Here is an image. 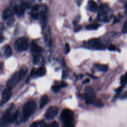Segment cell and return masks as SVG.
<instances>
[{
    "mask_svg": "<svg viewBox=\"0 0 127 127\" xmlns=\"http://www.w3.org/2000/svg\"><path fill=\"white\" fill-rule=\"evenodd\" d=\"M4 40V37L2 33V31H0V43L2 42Z\"/></svg>",
    "mask_w": 127,
    "mask_h": 127,
    "instance_id": "d590c367",
    "label": "cell"
},
{
    "mask_svg": "<svg viewBox=\"0 0 127 127\" xmlns=\"http://www.w3.org/2000/svg\"><path fill=\"white\" fill-rule=\"evenodd\" d=\"M61 88V85H53L52 87L53 91L55 93L58 92L60 90Z\"/></svg>",
    "mask_w": 127,
    "mask_h": 127,
    "instance_id": "603a6c76",
    "label": "cell"
},
{
    "mask_svg": "<svg viewBox=\"0 0 127 127\" xmlns=\"http://www.w3.org/2000/svg\"><path fill=\"white\" fill-rule=\"evenodd\" d=\"M11 95V89L6 88L3 92L2 98L0 102V106H2L3 104L6 103L10 98Z\"/></svg>",
    "mask_w": 127,
    "mask_h": 127,
    "instance_id": "30bf717a",
    "label": "cell"
},
{
    "mask_svg": "<svg viewBox=\"0 0 127 127\" xmlns=\"http://www.w3.org/2000/svg\"><path fill=\"white\" fill-rule=\"evenodd\" d=\"M100 26V24L98 23H93L87 25L86 27V28L87 30H95L98 29Z\"/></svg>",
    "mask_w": 127,
    "mask_h": 127,
    "instance_id": "ffe728a7",
    "label": "cell"
},
{
    "mask_svg": "<svg viewBox=\"0 0 127 127\" xmlns=\"http://www.w3.org/2000/svg\"><path fill=\"white\" fill-rule=\"evenodd\" d=\"M3 27H4V26H3V23L0 22V31H2V30L3 29Z\"/></svg>",
    "mask_w": 127,
    "mask_h": 127,
    "instance_id": "ab89813d",
    "label": "cell"
},
{
    "mask_svg": "<svg viewBox=\"0 0 127 127\" xmlns=\"http://www.w3.org/2000/svg\"><path fill=\"white\" fill-rule=\"evenodd\" d=\"M112 16V12L109 5L105 3L101 4L99 8L98 19L102 22H107L111 20Z\"/></svg>",
    "mask_w": 127,
    "mask_h": 127,
    "instance_id": "3957f363",
    "label": "cell"
},
{
    "mask_svg": "<svg viewBox=\"0 0 127 127\" xmlns=\"http://www.w3.org/2000/svg\"><path fill=\"white\" fill-rule=\"evenodd\" d=\"M33 62L34 64H38L39 63L40 60H41V55H36L35 56H33Z\"/></svg>",
    "mask_w": 127,
    "mask_h": 127,
    "instance_id": "7402d4cb",
    "label": "cell"
},
{
    "mask_svg": "<svg viewBox=\"0 0 127 127\" xmlns=\"http://www.w3.org/2000/svg\"><path fill=\"white\" fill-rule=\"evenodd\" d=\"M125 11L127 13V3H126L125 4Z\"/></svg>",
    "mask_w": 127,
    "mask_h": 127,
    "instance_id": "7bdbcfd3",
    "label": "cell"
},
{
    "mask_svg": "<svg viewBox=\"0 0 127 127\" xmlns=\"http://www.w3.org/2000/svg\"><path fill=\"white\" fill-rule=\"evenodd\" d=\"M28 7H29V5L28 3H24L21 4L16 5L14 7V12L17 16L21 17L24 14L25 8Z\"/></svg>",
    "mask_w": 127,
    "mask_h": 127,
    "instance_id": "9c48e42d",
    "label": "cell"
},
{
    "mask_svg": "<svg viewBox=\"0 0 127 127\" xmlns=\"http://www.w3.org/2000/svg\"><path fill=\"white\" fill-rule=\"evenodd\" d=\"M127 82V72L126 74L122 75L121 77V85H125Z\"/></svg>",
    "mask_w": 127,
    "mask_h": 127,
    "instance_id": "44dd1931",
    "label": "cell"
},
{
    "mask_svg": "<svg viewBox=\"0 0 127 127\" xmlns=\"http://www.w3.org/2000/svg\"><path fill=\"white\" fill-rule=\"evenodd\" d=\"M70 51V47L68 43H66L65 44V53L68 54Z\"/></svg>",
    "mask_w": 127,
    "mask_h": 127,
    "instance_id": "83f0119b",
    "label": "cell"
},
{
    "mask_svg": "<svg viewBox=\"0 0 127 127\" xmlns=\"http://www.w3.org/2000/svg\"><path fill=\"white\" fill-rule=\"evenodd\" d=\"M95 67L99 71L103 72H106L108 70V66L106 64H95Z\"/></svg>",
    "mask_w": 127,
    "mask_h": 127,
    "instance_id": "e0dca14e",
    "label": "cell"
},
{
    "mask_svg": "<svg viewBox=\"0 0 127 127\" xmlns=\"http://www.w3.org/2000/svg\"><path fill=\"white\" fill-rule=\"evenodd\" d=\"M121 98L122 99H126L127 98V92H125L121 95Z\"/></svg>",
    "mask_w": 127,
    "mask_h": 127,
    "instance_id": "8d00e7d4",
    "label": "cell"
},
{
    "mask_svg": "<svg viewBox=\"0 0 127 127\" xmlns=\"http://www.w3.org/2000/svg\"><path fill=\"white\" fill-rule=\"evenodd\" d=\"M49 99L48 96L47 95H44L42 97L40 102V107L41 108H43L44 106H45L49 102Z\"/></svg>",
    "mask_w": 127,
    "mask_h": 127,
    "instance_id": "ac0fdd59",
    "label": "cell"
},
{
    "mask_svg": "<svg viewBox=\"0 0 127 127\" xmlns=\"http://www.w3.org/2000/svg\"><path fill=\"white\" fill-rule=\"evenodd\" d=\"M83 0H76V2H77V4H78V6H80L81 3H82V1H83Z\"/></svg>",
    "mask_w": 127,
    "mask_h": 127,
    "instance_id": "74e56055",
    "label": "cell"
},
{
    "mask_svg": "<svg viewBox=\"0 0 127 127\" xmlns=\"http://www.w3.org/2000/svg\"><path fill=\"white\" fill-rule=\"evenodd\" d=\"M108 50L109 51H115L116 50V47H115V45H113V44H111L109 46H108Z\"/></svg>",
    "mask_w": 127,
    "mask_h": 127,
    "instance_id": "f546056e",
    "label": "cell"
},
{
    "mask_svg": "<svg viewBox=\"0 0 127 127\" xmlns=\"http://www.w3.org/2000/svg\"><path fill=\"white\" fill-rule=\"evenodd\" d=\"M62 127H74V125L73 123H64Z\"/></svg>",
    "mask_w": 127,
    "mask_h": 127,
    "instance_id": "484cf974",
    "label": "cell"
},
{
    "mask_svg": "<svg viewBox=\"0 0 127 127\" xmlns=\"http://www.w3.org/2000/svg\"><path fill=\"white\" fill-rule=\"evenodd\" d=\"M4 54L6 57H10L12 54V50L9 45L5 46L4 50Z\"/></svg>",
    "mask_w": 127,
    "mask_h": 127,
    "instance_id": "d6986e66",
    "label": "cell"
},
{
    "mask_svg": "<svg viewBox=\"0 0 127 127\" xmlns=\"http://www.w3.org/2000/svg\"><path fill=\"white\" fill-rule=\"evenodd\" d=\"M39 18H40L41 23L43 27H44L46 24L47 17L45 13L43 11H41L39 14Z\"/></svg>",
    "mask_w": 127,
    "mask_h": 127,
    "instance_id": "9a60e30c",
    "label": "cell"
},
{
    "mask_svg": "<svg viewBox=\"0 0 127 127\" xmlns=\"http://www.w3.org/2000/svg\"><path fill=\"white\" fill-rule=\"evenodd\" d=\"M36 108V103L33 100L27 102L23 106L22 111L23 120L26 122L34 113Z\"/></svg>",
    "mask_w": 127,
    "mask_h": 127,
    "instance_id": "277c9868",
    "label": "cell"
},
{
    "mask_svg": "<svg viewBox=\"0 0 127 127\" xmlns=\"http://www.w3.org/2000/svg\"><path fill=\"white\" fill-rule=\"evenodd\" d=\"M88 44H90L93 48L97 50H104L105 48L103 44L98 42L96 39H93L89 41Z\"/></svg>",
    "mask_w": 127,
    "mask_h": 127,
    "instance_id": "8fae6325",
    "label": "cell"
},
{
    "mask_svg": "<svg viewBox=\"0 0 127 127\" xmlns=\"http://www.w3.org/2000/svg\"><path fill=\"white\" fill-rule=\"evenodd\" d=\"M80 19V15L76 16L75 17L74 19L73 20V24H75V25H77V24L78 23V21H79Z\"/></svg>",
    "mask_w": 127,
    "mask_h": 127,
    "instance_id": "4316f807",
    "label": "cell"
},
{
    "mask_svg": "<svg viewBox=\"0 0 127 127\" xmlns=\"http://www.w3.org/2000/svg\"><path fill=\"white\" fill-rule=\"evenodd\" d=\"M18 116V110H16L14 105H12L6 111L2 120L1 124L6 125L10 123H14Z\"/></svg>",
    "mask_w": 127,
    "mask_h": 127,
    "instance_id": "7a4b0ae2",
    "label": "cell"
},
{
    "mask_svg": "<svg viewBox=\"0 0 127 127\" xmlns=\"http://www.w3.org/2000/svg\"><path fill=\"white\" fill-rule=\"evenodd\" d=\"M46 73V68L43 66L40 67L35 70V74H36L38 76H43L45 75Z\"/></svg>",
    "mask_w": 127,
    "mask_h": 127,
    "instance_id": "2e32d148",
    "label": "cell"
},
{
    "mask_svg": "<svg viewBox=\"0 0 127 127\" xmlns=\"http://www.w3.org/2000/svg\"><path fill=\"white\" fill-rule=\"evenodd\" d=\"M27 70L28 69L26 66H22L18 71L15 72L7 80L6 83L7 88L11 90L25 76Z\"/></svg>",
    "mask_w": 127,
    "mask_h": 127,
    "instance_id": "6da1fadb",
    "label": "cell"
},
{
    "mask_svg": "<svg viewBox=\"0 0 127 127\" xmlns=\"http://www.w3.org/2000/svg\"><path fill=\"white\" fill-rule=\"evenodd\" d=\"M84 98L86 103L93 104L97 99L96 98V94L93 88L90 87H87L85 89Z\"/></svg>",
    "mask_w": 127,
    "mask_h": 127,
    "instance_id": "5b68a950",
    "label": "cell"
},
{
    "mask_svg": "<svg viewBox=\"0 0 127 127\" xmlns=\"http://www.w3.org/2000/svg\"><path fill=\"white\" fill-rule=\"evenodd\" d=\"M39 7L38 6V5H35L33 7V12H37L38 10H39Z\"/></svg>",
    "mask_w": 127,
    "mask_h": 127,
    "instance_id": "836d02e7",
    "label": "cell"
},
{
    "mask_svg": "<svg viewBox=\"0 0 127 127\" xmlns=\"http://www.w3.org/2000/svg\"><path fill=\"white\" fill-rule=\"evenodd\" d=\"M32 16L33 18L37 19L39 18V13L38 12H33L32 13Z\"/></svg>",
    "mask_w": 127,
    "mask_h": 127,
    "instance_id": "4dcf8cb0",
    "label": "cell"
},
{
    "mask_svg": "<svg viewBox=\"0 0 127 127\" xmlns=\"http://www.w3.org/2000/svg\"><path fill=\"white\" fill-rule=\"evenodd\" d=\"M124 85H121L120 87H119V88L117 89V90H116V97H117V96H119V95H120V93H121V91L123 90V88H124Z\"/></svg>",
    "mask_w": 127,
    "mask_h": 127,
    "instance_id": "d4e9b609",
    "label": "cell"
},
{
    "mask_svg": "<svg viewBox=\"0 0 127 127\" xmlns=\"http://www.w3.org/2000/svg\"><path fill=\"white\" fill-rule=\"evenodd\" d=\"M28 47V40L26 37H21L15 41V47L19 51H26Z\"/></svg>",
    "mask_w": 127,
    "mask_h": 127,
    "instance_id": "52a82bcc",
    "label": "cell"
},
{
    "mask_svg": "<svg viewBox=\"0 0 127 127\" xmlns=\"http://www.w3.org/2000/svg\"><path fill=\"white\" fill-rule=\"evenodd\" d=\"M59 111L58 108L56 106L50 107L47 110L45 117L48 120H52L54 119L58 114Z\"/></svg>",
    "mask_w": 127,
    "mask_h": 127,
    "instance_id": "ba28073f",
    "label": "cell"
},
{
    "mask_svg": "<svg viewBox=\"0 0 127 127\" xmlns=\"http://www.w3.org/2000/svg\"><path fill=\"white\" fill-rule=\"evenodd\" d=\"M61 119L64 123H72L73 113L68 109H64L61 114Z\"/></svg>",
    "mask_w": 127,
    "mask_h": 127,
    "instance_id": "8992f818",
    "label": "cell"
},
{
    "mask_svg": "<svg viewBox=\"0 0 127 127\" xmlns=\"http://www.w3.org/2000/svg\"><path fill=\"white\" fill-rule=\"evenodd\" d=\"M13 16V12L10 8H7L4 9L2 12V16L4 19H8L11 18Z\"/></svg>",
    "mask_w": 127,
    "mask_h": 127,
    "instance_id": "4fadbf2b",
    "label": "cell"
},
{
    "mask_svg": "<svg viewBox=\"0 0 127 127\" xmlns=\"http://www.w3.org/2000/svg\"><path fill=\"white\" fill-rule=\"evenodd\" d=\"M52 127H59L58 122L56 121H54L52 124Z\"/></svg>",
    "mask_w": 127,
    "mask_h": 127,
    "instance_id": "e575fe53",
    "label": "cell"
},
{
    "mask_svg": "<svg viewBox=\"0 0 127 127\" xmlns=\"http://www.w3.org/2000/svg\"><path fill=\"white\" fill-rule=\"evenodd\" d=\"M88 6L90 11L92 12H96L98 10V5L96 2L93 0H89L88 2Z\"/></svg>",
    "mask_w": 127,
    "mask_h": 127,
    "instance_id": "5bb4252c",
    "label": "cell"
},
{
    "mask_svg": "<svg viewBox=\"0 0 127 127\" xmlns=\"http://www.w3.org/2000/svg\"><path fill=\"white\" fill-rule=\"evenodd\" d=\"M39 125V124L37 122H34L31 124V125L29 126V127H38Z\"/></svg>",
    "mask_w": 127,
    "mask_h": 127,
    "instance_id": "d6a6232c",
    "label": "cell"
},
{
    "mask_svg": "<svg viewBox=\"0 0 127 127\" xmlns=\"http://www.w3.org/2000/svg\"><path fill=\"white\" fill-rule=\"evenodd\" d=\"M66 83H65V82H63L61 84V87H65L66 86Z\"/></svg>",
    "mask_w": 127,
    "mask_h": 127,
    "instance_id": "60d3db41",
    "label": "cell"
},
{
    "mask_svg": "<svg viewBox=\"0 0 127 127\" xmlns=\"http://www.w3.org/2000/svg\"><path fill=\"white\" fill-rule=\"evenodd\" d=\"M122 32L124 34L127 33V19L125 21L123 28H122Z\"/></svg>",
    "mask_w": 127,
    "mask_h": 127,
    "instance_id": "cb8c5ba5",
    "label": "cell"
},
{
    "mask_svg": "<svg viewBox=\"0 0 127 127\" xmlns=\"http://www.w3.org/2000/svg\"><path fill=\"white\" fill-rule=\"evenodd\" d=\"M31 50L33 56L40 55V48L35 43H32L31 45Z\"/></svg>",
    "mask_w": 127,
    "mask_h": 127,
    "instance_id": "7c38bea8",
    "label": "cell"
},
{
    "mask_svg": "<svg viewBox=\"0 0 127 127\" xmlns=\"http://www.w3.org/2000/svg\"><path fill=\"white\" fill-rule=\"evenodd\" d=\"M82 28V27L81 25H76L74 27V31L76 32H78Z\"/></svg>",
    "mask_w": 127,
    "mask_h": 127,
    "instance_id": "f1b7e54d",
    "label": "cell"
},
{
    "mask_svg": "<svg viewBox=\"0 0 127 127\" xmlns=\"http://www.w3.org/2000/svg\"><path fill=\"white\" fill-rule=\"evenodd\" d=\"M39 125L41 127H49L44 121H42L39 123Z\"/></svg>",
    "mask_w": 127,
    "mask_h": 127,
    "instance_id": "1f68e13d",
    "label": "cell"
},
{
    "mask_svg": "<svg viewBox=\"0 0 127 127\" xmlns=\"http://www.w3.org/2000/svg\"><path fill=\"white\" fill-rule=\"evenodd\" d=\"M119 1L120 2H121V3H123V4H126V3H127V2H126L127 0H119Z\"/></svg>",
    "mask_w": 127,
    "mask_h": 127,
    "instance_id": "b9f144b4",
    "label": "cell"
},
{
    "mask_svg": "<svg viewBox=\"0 0 127 127\" xmlns=\"http://www.w3.org/2000/svg\"><path fill=\"white\" fill-rule=\"evenodd\" d=\"M90 82V79L89 78H87L85 80H84L83 81V84H86V83H87L88 82Z\"/></svg>",
    "mask_w": 127,
    "mask_h": 127,
    "instance_id": "f35d334b",
    "label": "cell"
}]
</instances>
